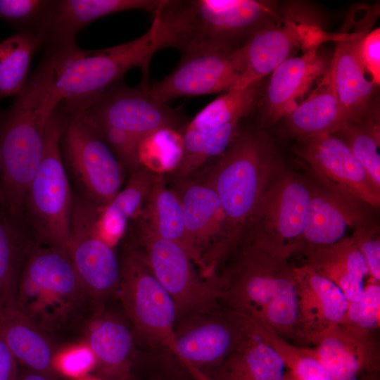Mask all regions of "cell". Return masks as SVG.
Masks as SVG:
<instances>
[{"mask_svg":"<svg viewBox=\"0 0 380 380\" xmlns=\"http://www.w3.org/2000/svg\"><path fill=\"white\" fill-rule=\"evenodd\" d=\"M362 255L370 279L380 281V240L376 227L366 224L356 229L351 234Z\"/></svg>","mask_w":380,"mask_h":380,"instance_id":"cell-39","label":"cell"},{"mask_svg":"<svg viewBox=\"0 0 380 380\" xmlns=\"http://www.w3.org/2000/svg\"><path fill=\"white\" fill-rule=\"evenodd\" d=\"M96 365L94 355L89 348H77L64 353L55 362V367L64 374L77 377L84 375Z\"/></svg>","mask_w":380,"mask_h":380,"instance_id":"cell-41","label":"cell"},{"mask_svg":"<svg viewBox=\"0 0 380 380\" xmlns=\"http://www.w3.org/2000/svg\"><path fill=\"white\" fill-rule=\"evenodd\" d=\"M317 49H312L286 59L270 73L257 106L262 122L269 125L286 118L298 105V99L313 82L327 72L329 68Z\"/></svg>","mask_w":380,"mask_h":380,"instance_id":"cell-22","label":"cell"},{"mask_svg":"<svg viewBox=\"0 0 380 380\" xmlns=\"http://www.w3.org/2000/svg\"><path fill=\"white\" fill-rule=\"evenodd\" d=\"M99 209L73 194L68 254L87 294L104 299L118 290L121 267L113 247L98 231Z\"/></svg>","mask_w":380,"mask_h":380,"instance_id":"cell-15","label":"cell"},{"mask_svg":"<svg viewBox=\"0 0 380 380\" xmlns=\"http://www.w3.org/2000/svg\"><path fill=\"white\" fill-rule=\"evenodd\" d=\"M216 159L203 179L216 192L236 245L281 167L269 138L253 127H241Z\"/></svg>","mask_w":380,"mask_h":380,"instance_id":"cell-4","label":"cell"},{"mask_svg":"<svg viewBox=\"0 0 380 380\" xmlns=\"http://www.w3.org/2000/svg\"><path fill=\"white\" fill-rule=\"evenodd\" d=\"M338 34L324 32L317 13L304 3H286L279 14L258 29L237 49L242 68V86L262 80L300 50L335 42Z\"/></svg>","mask_w":380,"mask_h":380,"instance_id":"cell-9","label":"cell"},{"mask_svg":"<svg viewBox=\"0 0 380 380\" xmlns=\"http://www.w3.org/2000/svg\"><path fill=\"white\" fill-rule=\"evenodd\" d=\"M287 372L282 359L261 336L254 321L250 334L217 367L209 379L285 380Z\"/></svg>","mask_w":380,"mask_h":380,"instance_id":"cell-28","label":"cell"},{"mask_svg":"<svg viewBox=\"0 0 380 380\" xmlns=\"http://www.w3.org/2000/svg\"><path fill=\"white\" fill-rule=\"evenodd\" d=\"M334 134L346 143L373 182L380 187V131L377 106L361 121L346 123Z\"/></svg>","mask_w":380,"mask_h":380,"instance_id":"cell-34","label":"cell"},{"mask_svg":"<svg viewBox=\"0 0 380 380\" xmlns=\"http://www.w3.org/2000/svg\"><path fill=\"white\" fill-rule=\"evenodd\" d=\"M120 261L118 291L135 329L152 344L163 346L176 356L177 312L172 298L152 273L133 239L125 245Z\"/></svg>","mask_w":380,"mask_h":380,"instance_id":"cell-11","label":"cell"},{"mask_svg":"<svg viewBox=\"0 0 380 380\" xmlns=\"http://www.w3.org/2000/svg\"><path fill=\"white\" fill-rule=\"evenodd\" d=\"M17 380H53V379L42 373L27 369V370H19Z\"/></svg>","mask_w":380,"mask_h":380,"instance_id":"cell-43","label":"cell"},{"mask_svg":"<svg viewBox=\"0 0 380 380\" xmlns=\"http://www.w3.org/2000/svg\"><path fill=\"white\" fill-rule=\"evenodd\" d=\"M41 46V36L28 32H18L0 42V101L23 90L32 57Z\"/></svg>","mask_w":380,"mask_h":380,"instance_id":"cell-33","label":"cell"},{"mask_svg":"<svg viewBox=\"0 0 380 380\" xmlns=\"http://www.w3.org/2000/svg\"><path fill=\"white\" fill-rule=\"evenodd\" d=\"M285 380H297V379H296L293 378L292 376H291L287 372Z\"/></svg>","mask_w":380,"mask_h":380,"instance_id":"cell-46","label":"cell"},{"mask_svg":"<svg viewBox=\"0 0 380 380\" xmlns=\"http://www.w3.org/2000/svg\"><path fill=\"white\" fill-rule=\"evenodd\" d=\"M87 293L70 259L57 249L33 242L20 271L16 304L41 331H53L76 311Z\"/></svg>","mask_w":380,"mask_h":380,"instance_id":"cell-7","label":"cell"},{"mask_svg":"<svg viewBox=\"0 0 380 380\" xmlns=\"http://www.w3.org/2000/svg\"><path fill=\"white\" fill-rule=\"evenodd\" d=\"M311 184L281 170L271 181L242 235L289 258L300 251Z\"/></svg>","mask_w":380,"mask_h":380,"instance_id":"cell-12","label":"cell"},{"mask_svg":"<svg viewBox=\"0 0 380 380\" xmlns=\"http://www.w3.org/2000/svg\"><path fill=\"white\" fill-rule=\"evenodd\" d=\"M304 141L300 156L319 179L322 186L370 207L379 206L380 187L341 139L334 134H327Z\"/></svg>","mask_w":380,"mask_h":380,"instance_id":"cell-19","label":"cell"},{"mask_svg":"<svg viewBox=\"0 0 380 380\" xmlns=\"http://www.w3.org/2000/svg\"><path fill=\"white\" fill-rule=\"evenodd\" d=\"M63 110L60 147L69 179L80 196L103 208L121 190L126 171L87 110Z\"/></svg>","mask_w":380,"mask_h":380,"instance_id":"cell-8","label":"cell"},{"mask_svg":"<svg viewBox=\"0 0 380 380\" xmlns=\"http://www.w3.org/2000/svg\"><path fill=\"white\" fill-rule=\"evenodd\" d=\"M64 120L60 104L49 120L43 158L25 195L20 219L36 243L68 255L73 194L61 153Z\"/></svg>","mask_w":380,"mask_h":380,"instance_id":"cell-6","label":"cell"},{"mask_svg":"<svg viewBox=\"0 0 380 380\" xmlns=\"http://www.w3.org/2000/svg\"><path fill=\"white\" fill-rule=\"evenodd\" d=\"M237 49L183 53L172 72L148 86L147 92L154 99L167 103L180 96L224 93L241 88L242 68Z\"/></svg>","mask_w":380,"mask_h":380,"instance_id":"cell-16","label":"cell"},{"mask_svg":"<svg viewBox=\"0 0 380 380\" xmlns=\"http://www.w3.org/2000/svg\"><path fill=\"white\" fill-rule=\"evenodd\" d=\"M51 61L45 58L13 104L0 113L3 208L20 218L28 188L43 158L49 120L61 103Z\"/></svg>","mask_w":380,"mask_h":380,"instance_id":"cell-2","label":"cell"},{"mask_svg":"<svg viewBox=\"0 0 380 380\" xmlns=\"http://www.w3.org/2000/svg\"><path fill=\"white\" fill-rule=\"evenodd\" d=\"M88 343L101 380H130L133 339L122 320L110 315L98 319L89 329Z\"/></svg>","mask_w":380,"mask_h":380,"instance_id":"cell-29","label":"cell"},{"mask_svg":"<svg viewBox=\"0 0 380 380\" xmlns=\"http://www.w3.org/2000/svg\"><path fill=\"white\" fill-rule=\"evenodd\" d=\"M0 334L17 361L51 378L53 353L44 333L20 310L16 301H0Z\"/></svg>","mask_w":380,"mask_h":380,"instance_id":"cell-25","label":"cell"},{"mask_svg":"<svg viewBox=\"0 0 380 380\" xmlns=\"http://www.w3.org/2000/svg\"><path fill=\"white\" fill-rule=\"evenodd\" d=\"M87 110L97 121L143 140L163 129L182 132L189 122L167 103L152 98L147 89L121 82L101 94Z\"/></svg>","mask_w":380,"mask_h":380,"instance_id":"cell-18","label":"cell"},{"mask_svg":"<svg viewBox=\"0 0 380 380\" xmlns=\"http://www.w3.org/2000/svg\"><path fill=\"white\" fill-rule=\"evenodd\" d=\"M95 121L105 141L122 163L125 171L130 175L141 165L140 146L144 140L121 129L96 120Z\"/></svg>","mask_w":380,"mask_h":380,"instance_id":"cell-38","label":"cell"},{"mask_svg":"<svg viewBox=\"0 0 380 380\" xmlns=\"http://www.w3.org/2000/svg\"><path fill=\"white\" fill-rule=\"evenodd\" d=\"M261 336L279 355L288 374L297 380H334L307 347L294 346L270 327L256 322Z\"/></svg>","mask_w":380,"mask_h":380,"instance_id":"cell-35","label":"cell"},{"mask_svg":"<svg viewBox=\"0 0 380 380\" xmlns=\"http://www.w3.org/2000/svg\"><path fill=\"white\" fill-rule=\"evenodd\" d=\"M357 380H379V372L365 374Z\"/></svg>","mask_w":380,"mask_h":380,"instance_id":"cell-44","label":"cell"},{"mask_svg":"<svg viewBox=\"0 0 380 380\" xmlns=\"http://www.w3.org/2000/svg\"><path fill=\"white\" fill-rule=\"evenodd\" d=\"M164 0H56L41 33L46 50L76 43L77 33L95 20L115 13L142 10L153 13Z\"/></svg>","mask_w":380,"mask_h":380,"instance_id":"cell-24","label":"cell"},{"mask_svg":"<svg viewBox=\"0 0 380 380\" xmlns=\"http://www.w3.org/2000/svg\"><path fill=\"white\" fill-rule=\"evenodd\" d=\"M253 325V319L222 305L209 312L183 319L175 330L176 357L195 380H209Z\"/></svg>","mask_w":380,"mask_h":380,"instance_id":"cell-14","label":"cell"},{"mask_svg":"<svg viewBox=\"0 0 380 380\" xmlns=\"http://www.w3.org/2000/svg\"><path fill=\"white\" fill-rule=\"evenodd\" d=\"M324 76L317 88L286 117L290 131L303 139L334 134L348 123L336 91L332 61Z\"/></svg>","mask_w":380,"mask_h":380,"instance_id":"cell-27","label":"cell"},{"mask_svg":"<svg viewBox=\"0 0 380 380\" xmlns=\"http://www.w3.org/2000/svg\"><path fill=\"white\" fill-rule=\"evenodd\" d=\"M84 380H101V379H84Z\"/></svg>","mask_w":380,"mask_h":380,"instance_id":"cell-47","label":"cell"},{"mask_svg":"<svg viewBox=\"0 0 380 380\" xmlns=\"http://www.w3.org/2000/svg\"><path fill=\"white\" fill-rule=\"evenodd\" d=\"M0 206L3 208L4 207V196L1 186V158H0Z\"/></svg>","mask_w":380,"mask_h":380,"instance_id":"cell-45","label":"cell"},{"mask_svg":"<svg viewBox=\"0 0 380 380\" xmlns=\"http://www.w3.org/2000/svg\"><path fill=\"white\" fill-rule=\"evenodd\" d=\"M165 48H170V37L156 11L146 33L130 42L96 50H82L74 43L48 49L46 56L52 63L61 104L72 113L88 109L135 67L141 70L139 86L147 89L151 58Z\"/></svg>","mask_w":380,"mask_h":380,"instance_id":"cell-3","label":"cell"},{"mask_svg":"<svg viewBox=\"0 0 380 380\" xmlns=\"http://www.w3.org/2000/svg\"><path fill=\"white\" fill-rule=\"evenodd\" d=\"M173 178L184 212L186 251L203 277L216 279L235 246L218 196L203 179Z\"/></svg>","mask_w":380,"mask_h":380,"instance_id":"cell-13","label":"cell"},{"mask_svg":"<svg viewBox=\"0 0 380 380\" xmlns=\"http://www.w3.org/2000/svg\"><path fill=\"white\" fill-rule=\"evenodd\" d=\"M158 173L141 164L132 172L113 200L99 208L96 224L101 237L113 247L125 234L128 224L141 213Z\"/></svg>","mask_w":380,"mask_h":380,"instance_id":"cell-30","label":"cell"},{"mask_svg":"<svg viewBox=\"0 0 380 380\" xmlns=\"http://www.w3.org/2000/svg\"><path fill=\"white\" fill-rule=\"evenodd\" d=\"M17 360L0 334V380H17Z\"/></svg>","mask_w":380,"mask_h":380,"instance_id":"cell-42","label":"cell"},{"mask_svg":"<svg viewBox=\"0 0 380 380\" xmlns=\"http://www.w3.org/2000/svg\"><path fill=\"white\" fill-rule=\"evenodd\" d=\"M134 220L133 240L155 277L172 298L177 320L219 308L217 279L203 277L180 244L156 236L139 216Z\"/></svg>","mask_w":380,"mask_h":380,"instance_id":"cell-10","label":"cell"},{"mask_svg":"<svg viewBox=\"0 0 380 380\" xmlns=\"http://www.w3.org/2000/svg\"><path fill=\"white\" fill-rule=\"evenodd\" d=\"M307 347L334 380H357L380 371L377 331H367L338 324Z\"/></svg>","mask_w":380,"mask_h":380,"instance_id":"cell-20","label":"cell"},{"mask_svg":"<svg viewBox=\"0 0 380 380\" xmlns=\"http://www.w3.org/2000/svg\"><path fill=\"white\" fill-rule=\"evenodd\" d=\"M55 0H0V20L41 36Z\"/></svg>","mask_w":380,"mask_h":380,"instance_id":"cell-36","label":"cell"},{"mask_svg":"<svg viewBox=\"0 0 380 380\" xmlns=\"http://www.w3.org/2000/svg\"><path fill=\"white\" fill-rule=\"evenodd\" d=\"M380 284L369 279L365 285L362 297L348 303L341 324L367 331H378L379 329Z\"/></svg>","mask_w":380,"mask_h":380,"instance_id":"cell-37","label":"cell"},{"mask_svg":"<svg viewBox=\"0 0 380 380\" xmlns=\"http://www.w3.org/2000/svg\"><path fill=\"white\" fill-rule=\"evenodd\" d=\"M302 251L306 264L335 284L348 303L362 297L368 268L351 235L329 246Z\"/></svg>","mask_w":380,"mask_h":380,"instance_id":"cell-26","label":"cell"},{"mask_svg":"<svg viewBox=\"0 0 380 380\" xmlns=\"http://www.w3.org/2000/svg\"><path fill=\"white\" fill-rule=\"evenodd\" d=\"M358 53L360 61L376 86L380 83V29L368 32L361 39Z\"/></svg>","mask_w":380,"mask_h":380,"instance_id":"cell-40","label":"cell"},{"mask_svg":"<svg viewBox=\"0 0 380 380\" xmlns=\"http://www.w3.org/2000/svg\"><path fill=\"white\" fill-rule=\"evenodd\" d=\"M34 242L21 219L0 210V300L16 301L18 279L27 251Z\"/></svg>","mask_w":380,"mask_h":380,"instance_id":"cell-32","label":"cell"},{"mask_svg":"<svg viewBox=\"0 0 380 380\" xmlns=\"http://www.w3.org/2000/svg\"><path fill=\"white\" fill-rule=\"evenodd\" d=\"M297 319L294 339L313 345L324 332L340 324L348 301L331 281L308 264L294 267Z\"/></svg>","mask_w":380,"mask_h":380,"instance_id":"cell-21","label":"cell"},{"mask_svg":"<svg viewBox=\"0 0 380 380\" xmlns=\"http://www.w3.org/2000/svg\"><path fill=\"white\" fill-rule=\"evenodd\" d=\"M139 216L156 236L176 242L186 251L182 205L162 174L158 173Z\"/></svg>","mask_w":380,"mask_h":380,"instance_id":"cell-31","label":"cell"},{"mask_svg":"<svg viewBox=\"0 0 380 380\" xmlns=\"http://www.w3.org/2000/svg\"><path fill=\"white\" fill-rule=\"evenodd\" d=\"M226 258L230 262L217 279L219 303L270 327L286 340L294 339L296 283L289 258L243 235Z\"/></svg>","mask_w":380,"mask_h":380,"instance_id":"cell-1","label":"cell"},{"mask_svg":"<svg viewBox=\"0 0 380 380\" xmlns=\"http://www.w3.org/2000/svg\"><path fill=\"white\" fill-rule=\"evenodd\" d=\"M276 2L256 0L168 1L164 8L175 49L236 50L274 18Z\"/></svg>","mask_w":380,"mask_h":380,"instance_id":"cell-5","label":"cell"},{"mask_svg":"<svg viewBox=\"0 0 380 380\" xmlns=\"http://www.w3.org/2000/svg\"><path fill=\"white\" fill-rule=\"evenodd\" d=\"M377 8L359 7L348 15L338 32L332 58L336 94L348 122L365 118L376 105L372 100L376 87L365 76L358 48L370 31L378 15Z\"/></svg>","mask_w":380,"mask_h":380,"instance_id":"cell-17","label":"cell"},{"mask_svg":"<svg viewBox=\"0 0 380 380\" xmlns=\"http://www.w3.org/2000/svg\"><path fill=\"white\" fill-rule=\"evenodd\" d=\"M362 205L352 197L311 185L300 251L337 243L349 236V230L367 224Z\"/></svg>","mask_w":380,"mask_h":380,"instance_id":"cell-23","label":"cell"}]
</instances>
